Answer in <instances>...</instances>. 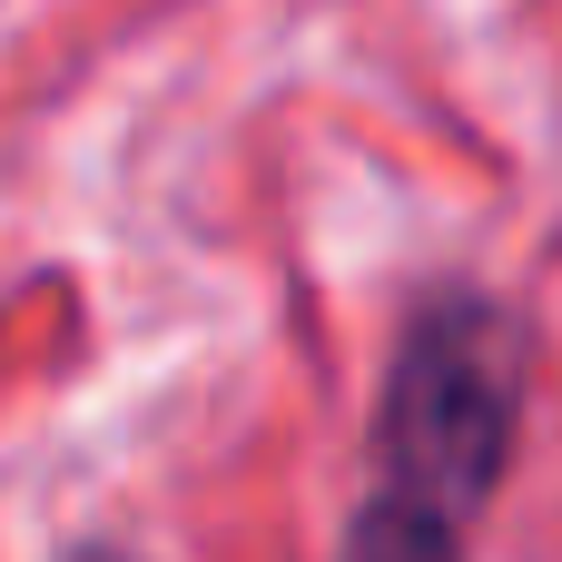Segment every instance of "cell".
Returning a JSON list of instances; mask_svg holds the SVG:
<instances>
[{
	"instance_id": "7a4b0ae2",
	"label": "cell",
	"mask_w": 562,
	"mask_h": 562,
	"mask_svg": "<svg viewBox=\"0 0 562 562\" xmlns=\"http://www.w3.org/2000/svg\"><path fill=\"white\" fill-rule=\"evenodd\" d=\"M69 562H119V553H99V543H89V553H69Z\"/></svg>"
},
{
	"instance_id": "6da1fadb",
	"label": "cell",
	"mask_w": 562,
	"mask_h": 562,
	"mask_svg": "<svg viewBox=\"0 0 562 562\" xmlns=\"http://www.w3.org/2000/svg\"><path fill=\"white\" fill-rule=\"evenodd\" d=\"M533 336L504 296L445 286L405 316L385 395H375V494L346 562H464V533L504 494L524 435Z\"/></svg>"
}]
</instances>
